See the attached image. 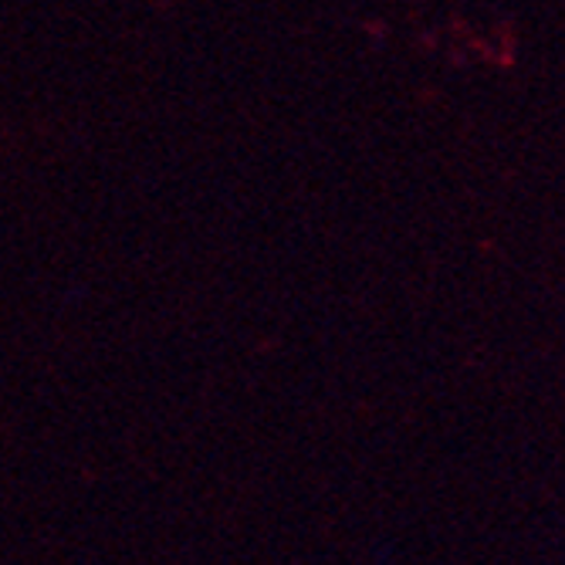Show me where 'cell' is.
Instances as JSON below:
<instances>
[]
</instances>
